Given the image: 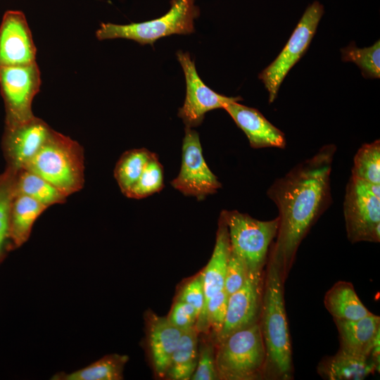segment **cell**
I'll return each mask as SVG.
<instances>
[{
  "instance_id": "obj_8",
  "label": "cell",
  "mask_w": 380,
  "mask_h": 380,
  "mask_svg": "<svg viewBox=\"0 0 380 380\" xmlns=\"http://www.w3.org/2000/svg\"><path fill=\"white\" fill-rule=\"evenodd\" d=\"M324 13L322 4L313 2L305 11L284 49L258 75L269 93V103L277 96L279 87L291 70L308 49Z\"/></svg>"
},
{
  "instance_id": "obj_23",
  "label": "cell",
  "mask_w": 380,
  "mask_h": 380,
  "mask_svg": "<svg viewBox=\"0 0 380 380\" xmlns=\"http://www.w3.org/2000/svg\"><path fill=\"white\" fill-rule=\"evenodd\" d=\"M198 332L196 327L183 332L165 377L173 380L191 379L198 362Z\"/></svg>"
},
{
  "instance_id": "obj_15",
  "label": "cell",
  "mask_w": 380,
  "mask_h": 380,
  "mask_svg": "<svg viewBox=\"0 0 380 380\" xmlns=\"http://www.w3.org/2000/svg\"><path fill=\"white\" fill-rule=\"evenodd\" d=\"M224 109L245 133L252 148H285L284 134L256 108L232 101Z\"/></svg>"
},
{
  "instance_id": "obj_10",
  "label": "cell",
  "mask_w": 380,
  "mask_h": 380,
  "mask_svg": "<svg viewBox=\"0 0 380 380\" xmlns=\"http://www.w3.org/2000/svg\"><path fill=\"white\" fill-rule=\"evenodd\" d=\"M184 132L180 171L170 184L184 196L202 201L216 193L222 184L204 159L198 132L187 127Z\"/></svg>"
},
{
  "instance_id": "obj_21",
  "label": "cell",
  "mask_w": 380,
  "mask_h": 380,
  "mask_svg": "<svg viewBox=\"0 0 380 380\" xmlns=\"http://www.w3.org/2000/svg\"><path fill=\"white\" fill-rule=\"evenodd\" d=\"M324 303L334 319L356 320L372 314L363 305L349 281L335 283L327 291Z\"/></svg>"
},
{
  "instance_id": "obj_11",
  "label": "cell",
  "mask_w": 380,
  "mask_h": 380,
  "mask_svg": "<svg viewBox=\"0 0 380 380\" xmlns=\"http://www.w3.org/2000/svg\"><path fill=\"white\" fill-rule=\"evenodd\" d=\"M177 57L186 80V97L178 116L187 127L200 125L206 113L217 108H224L229 103L239 101L240 96L229 97L220 94L204 84L196 69L194 61L189 53L179 51Z\"/></svg>"
},
{
  "instance_id": "obj_13",
  "label": "cell",
  "mask_w": 380,
  "mask_h": 380,
  "mask_svg": "<svg viewBox=\"0 0 380 380\" xmlns=\"http://www.w3.org/2000/svg\"><path fill=\"white\" fill-rule=\"evenodd\" d=\"M37 49L25 14L5 12L0 25V68L36 63Z\"/></svg>"
},
{
  "instance_id": "obj_25",
  "label": "cell",
  "mask_w": 380,
  "mask_h": 380,
  "mask_svg": "<svg viewBox=\"0 0 380 380\" xmlns=\"http://www.w3.org/2000/svg\"><path fill=\"white\" fill-rule=\"evenodd\" d=\"M156 155L146 148H134L125 151L118 160L114 177L125 196L137 182L149 160Z\"/></svg>"
},
{
  "instance_id": "obj_20",
  "label": "cell",
  "mask_w": 380,
  "mask_h": 380,
  "mask_svg": "<svg viewBox=\"0 0 380 380\" xmlns=\"http://www.w3.org/2000/svg\"><path fill=\"white\" fill-rule=\"evenodd\" d=\"M47 209L38 201L24 194H16L10 211V237L12 251L29 239L37 218Z\"/></svg>"
},
{
  "instance_id": "obj_9",
  "label": "cell",
  "mask_w": 380,
  "mask_h": 380,
  "mask_svg": "<svg viewBox=\"0 0 380 380\" xmlns=\"http://www.w3.org/2000/svg\"><path fill=\"white\" fill-rule=\"evenodd\" d=\"M41 74L37 63L0 68V91L4 100L5 125L27 121L34 116L32 105L39 91Z\"/></svg>"
},
{
  "instance_id": "obj_31",
  "label": "cell",
  "mask_w": 380,
  "mask_h": 380,
  "mask_svg": "<svg viewBox=\"0 0 380 380\" xmlns=\"http://www.w3.org/2000/svg\"><path fill=\"white\" fill-rule=\"evenodd\" d=\"M216 350L212 343H205L198 348V362L192 380L219 379L215 359Z\"/></svg>"
},
{
  "instance_id": "obj_29",
  "label": "cell",
  "mask_w": 380,
  "mask_h": 380,
  "mask_svg": "<svg viewBox=\"0 0 380 380\" xmlns=\"http://www.w3.org/2000/svg\"><path fill=\"white\" fill-rule=\"evenodd\" d=\"M163 168L156 154L147 163L137 182L125 196L141 199L161 191L164 186Z\"/></svg>"
},
{
  "instance_id": "obj_19",
  "label": "cell",
  "mask_w": 380,
  "mask_h": 380,
  "mask_svg": "<svg viewBox=\"0 0 380 380\" xmlns=\"http://www.w3.org/2000/svg\"><path fill=\"white\" fill-rule=\"evenodd\" d=\"M318 373L329 380H361L374 372H379L371 357L352 355L341 350L322 360Z\"/></svg>"
},
{
  "instance_id": "obj_1",
  "label": "cell",
  "mask_w": 380,
  "mask_h": 380,
  "mask_svg": "<svg viewBox=\"0 0 380 380\" xmlns=\"http://www.w3.org/2000/svg\"><path fill=\"white\" fill-rule=\"evenodd\" d=\"M336 151L334 144L323 146L267 189V196L279 210L276 241L268 258L278 266L284 281L301 241L332 202L330 176Z\"/></svg>"
},
{
  "instance_id": "obj_30",
  "label": "cell",
  "mask_w": 380,
  "mask_h": 380,
  "mask_svg": "<svg viewBox=\"0 0 380 380\" xmlns=\"http://www.w3.org/2000/svg\"><path fill=\"white\" fill-rule=\"evenodd\" d=\"M249 270L243 260L231 248L227 261L224 290L228 296L240 289L245 284Z\"/></svg>"
},
{
  "instance_id": "obj_28",
  "label": "cell",
  "mask_w": 380,
  "mask_h": 380,
  "mask_svg": "<svg viewBox=\"0 0 380 380\" xmlns=\"http://www.w3.org/2000/svg\"><path fill=\"white\" fill-rule=\"evenodd\" d=\"M342 60L355 63L366 78L380 77V42L372 46L359 49L354 42L341 49Z\"/></svg>"
},
{
  "instance_id": "obj_24",
  "label": "cell",
  "mask_w": 380,
  "mask_h": 380,
  "mask_svg": "<svg viewBox=\"0 0 380 380\" xmlns=\"http://www.w3.org/2000/svg\"><path fill=\"white\" fill-rule=\"evenodd\" d=\"M20 194L31 197L47 208L65 203L67 196L56 187L40 176L21 169L16 175L15 194Z\"/></svg>"
},
{
  "instance_id": "obj_33",
  "label": "cell",
  "mask_w": 380,
  "mask_h": 380,
  "mask_svg": "<svg viewBox=\"0 0 380 380\" xmlns=\"http://www.w3.org/2000/svg\"><path fill=\"white\" fill-rule=\"evenodd\" d=\"M177 299L192 305L199 316L205 303V294L201 272L186 284L179 293Z\"/></svg>"
},
{
  "instance_id": "obj_7",
  "label": "cell",
  "mask_w": 380,
  "mask_h": 380,
  "mask_svg": "<svg viewBox=\"0 0 380 380\" xmlns=\"http://www.w3.org/2000/svg\"><path fill=\"white\" fill-rule=\"evenodd\" d=\"M343 215L350 242H379L380 184L351 176L346 188Z\"/></svg>"
},
{
  "instance_id": "obj_16",
  "label": "cell",
  "mask_w": 380,
  "mask_h": 380,
  "mask_svg": "<svg viewBox=\"0 0 380 380\" xmlns=\"http://www.w3.org/2000/svg\"><path fill=\"white\" fill-rule=\"evenodd\" d=\"M147 338L156 374L165 377L172 354L183 331L172 325L167 317L155 314L147 316Z\"/></svg>"
},
{
  "instance_id": "obj_12",
  "label": "cell",
  "mask_w": 380,
  "mask_h": 380,
  "mask_svg": "<svg viewBox=\"0 0 380 380\" xmlns=\"http://www.w3.org/2000/svg\"><path fill=\"white\" fill-rule=\"evenodd\" d=\"M51 129L36 116L20 123L5 125L2 149L7 166L17 171L23 169L40 149Z\"/></svg>"
},
{
  "instance_id": "obj_22",
  "label": "cell",
  "mask_w": 380,
  "mask_h": 380,
  "mask_svg": "<svg viewBox=\"0 0 380 380\" xmlns=\"http://www.w3.org/2000/svg\"><path fill=\"white\" fill-rule=\"evenodd\" d=\"M128 359V356L125 355H106L91 364L70 373L57 372L51 379L120 380L123 379V370Z\"/></svg>"
},
{
  "instance_id": "obj_4",
  "label": "cell",
  "mask_w": 380,
  "mask_h": 380,
  "mask_svg": "<svg viewBox=\"0 0 380 380\" xmlns=\"http://www.w3.org/2000/svg\"><path fill=\"white\" fill-rule=\"evenodd\" d=\"M266 353L259 322L237 330L217 343L219 379H263Z\"/></svg>"
},
{
  "instance_id": "obj_6",
  "label": "cell",
  "mask_w": 380,
  "mask_h": 380,
  "mask_svg": "<svg viewBox=\"0 0 380 380\" xmlns=\"http://www.w3.org/2000/svg\"><path fill=\"white\" fill-rule=\"evenodd\" d=\"M220 214L227 226L231 250L243 260L249 272L262 273L277 234L278 217L262 221L236 210H224Z\"/></svg>"
},
{
  "instance_id": "obj_27",
  "label": "cell",
  "mask_w": 380,
  "mask_h": 380,
  "mask_svg": "<svg viewBox=\"0 0 380 380\" xmlns=\"http://www.w3.org/2000/svg\"><path fill=\"white\" fill-rule=\"evenodd\" d=\"M351 176L365 182L380 184V141L364 144L354 156Z\"/></svg>"
},
{
  "instance_id": "obj_26",
  "label": "cell",
  "mask_w": 380,
  "mask_h": 380,
  "mask_svg": "<svg viewBox=\"0 0 380 380\" xmlns=\"http://www.w3.org/2000/svg\"><path fill=\"white\" fill-rule=\"evenodd\" d=\"M18 171L6 166L0 174V264L12 251L10 237V211L15 195V184Z\"/></svg>"
},
{
  "instance_id": "obj_5",
  "label": "cell",
  "mask_w": 380,
  "mask_h": 380,
  "mask_svg": "<svg viewBox=\"0 0 380 380\" xmlns=\"http://www.w3.org/2000/svg\"><path fill=\"white\" fill-rule=\"evenodd\" d=\"M170 5V10L156 19L127 25L102 23L96 37L99 40L122 38L153 46L164 37L193 33L194 21L199 15L195 0H171Z\"/></svg>"
},
{
  "instance_id": "obj_2",
  "label": "cell",
  "mask_w": 380,
  "mask_h": 380,
  "mask_svg": "<svg viewBox=\"0 0 380 380\" xmlns=\"http://www.w3.org/2000/svg\"><path fill=\"white\" fill-rule=\"evenodd\" d=\"M284 279L276 263L268 258L263 282L260 329L266 358L263 379L293 377L292 348L284 297Z\"/></svg>"
},
{
  "instance_id": "obj_14",
  "label": "cell",
  "mask_w": 380,
  "mask_h": 380,
  "mask_svg": "<svg viewBox=\"0 0 380 380\" xmlns=\"http://www.w3.org/2000/svg\"><path fill=\"white\" fill-rule=\"evenodd\" d=\"M262 273L249 272L243 286L228 297L227 313L217 343L230 334L259 322L262 296Z\"/></svg>"
},
{
  "instance_id": "obj_18",
  "label": "cell",
  "mask_w": 380,
  "mask_h": 380,
  "mask_svg": "<svg viewBox=\"0 0 380 380\" xmlns=\"http://www.w3.org/2000/svg\"><path fill=\"white\" fill-rule=\"evenodd\" d=\"M229 252L230 243L228 229L222 215L220 214L213 254L207 265L201 272L205 294V303L201 312L208 300L219 291L224 290Z\"/></svg>"
},
{
  "instance_id": "obj_32",
  "label": "cell",
  "mask_w": 380,
  "mask_h": 380,
  "mask_svg": "<svg viewBox=\"0 0 380 380\" xmlns=\"http://www.w3.org/2000/svg\"><path fill=\"white\" fill-rule=\"evenodd\" d=\"M198 317V314L192 305L178 299L167 317L172 325L183 331L195 328Z\"/></svg>"
},
{
  "instance_id": "obj_17",
  "label": "cell",
  "mask_w": 380,
  "mask_h": 380,
  "mask_svg": "<svg viewBox=\"0 0 380 380\" xmlns=\"http://www.w3.org/2000/svg\"><path fill=\"white\" fill-rule=\"evenodd\" d=\"M339 337V349L370 357L376 336L380 334V317L374 314L356 320L334 319Z\"/></svg>"
},
{
  "instance_id": "obj_3",
  "label": "cell",
  "mask_w": 380,
  "mask_h": 380,
  "mask_svg": "<svg viewBox=\"0 0 380 380\" xmlns=\"http://www.w3.org/2000/svg\"><path fill=\"white\" fill-rule=\"evenodd\" d=\"M26 169L44 178L67 197L84 184V155L79 142L51 129Z\"/></svg>"
}]
</instances>
